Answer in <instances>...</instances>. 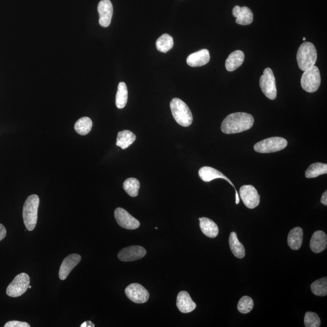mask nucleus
I'll return each instance as SVG.
<instances>
[{
    "label": "nucleus",
    "mask_w": 327,
    "mask_h": 327,
    "mask_svg": "<svg viewBox=\"0 0 327 327\" xmlns=\"http://www.w3.org/2000/svg\"><path fill=\"white\" fill-rule=\"evenodd\" d=\"M254 124V118L244 112L231 113L223 120L221 131L226 134H235L251 129Z\"/></svg>",
    "instance_id": "nucleus-1"
},
{
    "label": "nucleus",
    "mask_w": 327,
    "mask_h": 327,
    "mask_svg": "<svg viewBox=\"0 0 327 327\" xmlns=\"http://www.w3.org/2000/svg\"><path fill=\"white\" fill-rule=\"evenodd\" d=\"M81 327H94L95 325L94 323L92 322L91 321V320H88V321H86L84 323H83L81 326Z\"/></svg>",
    "instance_id": "nucleus-36"
},
{
    "label": "nucleus",
    "mask_w": 327,
    "mask_h": 327,
    "mask_svg": "<svg viewBox=\"0 0 327 327\" xmlns=\"http://www.w3.org/2000/svg\"><path fill=\"white\" fill-rule=\"evenodd\" d=\"M199 176L201 180L207 183L211 182L213 180H216V179H224V180H226L229 182V183L232 186L234 189L236 191V203L238 205L239 203V197L238 193L237 191L234 187V186L231 181L226 176H225L223 173L218 171V170L215 169L211 167L205 166L203 168H200L199 171Z\"/></svg>",
    "instance_id": "nucleus-12"
},
{
    "label": "nucleus",
    "mask_w": 327,
    "mask_h": 327,
    "mask_svg": "<svg viewBox=\"0 0 327 327\" xmlns=\"http://www.w3.org/2000/svg\"><path fill=\"white\" fill-rule=\"evenodd\" d=\"M39 205V198L36 195L29 196L24 203L23 218L24 225L27 230L32 231L36 227L37 220H38Z\"/></svg>",
    "instance_id": "nucleus-2"
},
{
    "label": "nucleus",
    "mask_w": 327,
    "mask_h": 327,
    "mask_svg": "<svg viewBox=\"0 0 327 327\" xmlns=\"http://www.w3.org/2000/svg\"><path fill=\"white\" fill-rule=\"evenodd\" d=\"M136 135L130 131L125 130L119 132L116 139V146L122 150L127 149L134 143Z\"/></svg>",
    "instance_id": "nucleus-23"
},
{
    "label": "nucleus",
    "mask_w": 327,
    "mask_h": 327,
    "mask_svg": "<svg viewBox=\"0 0 327 327\" xmlns=\"http://www.w3.org/2000/svg\"><path fill=\"white\" fill-rule=\"evenodd\" d=\"M245 55L241 51L237 50L230 54L226 61V68L229 72H233L242 65Z\"/></svg>",
    "instance_id": "nucleus-21"
},
{
    "label": "nucleus",
    "mask_w": 327,
    "mask_h": 327,
    "mask_svg": "<svg viewBox=\"0 0 327 327\" xmlns=\"http://www.w3.org/2000/svg\"><path fill=\"white\" fill-rule=\"evenodd\" d=\"M232 14L236 17V23L240 25H249L254 20V14L251 9L246 6L240 7L239 6H234Z\"/></svg>",
    "instance_id": "nucleus-16"
},
{
    "label": "nucleus",
    "mask_w": 327,
    "mask_h": 327,
    "mask_svg": "<svg viewBox=\"0 0 327 327\" xmlns=\"http://www.w3.org/2000/svg\"><path fill=\"white\" fill-rule=\"evenodd\" d=\"M5 327H30L28 323L25 322L18 321V320H12L6 323Z\"/></svg>",
    "instance_id": "nucleus-33"
},
{
    "label": "nucleus",
    "mask_w": 327,
    "mask_h": 327,
    "mask_svg": "<svg viewBox=\"0 0 327 327\" xmlns=\"http://www.w3.org/2000/svg\"><path fill=\"white\" fill-rule=\"evenodd\" d=\"M320 201H321L322 205L327 206V191H325V192L322 194Z\"/></svg>",
    "instance_id": "nucleus-35"
},
{
    "label": "nucleus",
    "mask_w": 327,
    "mask_h": 327,
    "mask_svg": "<svg viewBox=\"0 0 327 327\" xmlns=\"http://www.w3.org/2000/svg\"><path fill=\"white\" fill-rule=\"evenodd\" d=\"M174 42L172 36L168 33L163 34L157 39L156 46L159 52L166 53L174 47Z\"/></svg>",
    "instance_id": "nucleus-27"
},
{
    "label": "nucleus",
    "mask_w": 327,
    "mask_h": 327,
    "mask_svg": "<svg viewBox=\"0 0 327 327\" xmlns=\"http://www.w3.org/2000/svg\"><path fill=\"white\" fill-rule=\"evenodd\" d=\"M321 82L318 67L313 66L305 70L302 74L301 84L305 91L313 93L318 90Z\"/></svg>",
    "instance_id": "nucleus-5"
},
{
    "label": "nucleus",
    "mask_w": 327,
    "mask_h": 327,
    "mask_svg": "<svg viewBox=\"0 0 327 327\" xmlns=\"http://www.w3.org/2000/svg\"><path fill=\"white\" fill-rule=\"evenodd\" d=\"M254 307V302L249 296H245L240 299L237 304V310L242 314H248L252 310Z\"/></svg>",
    "instance_id": "nucleus-31"
},
{
    "label": "nucleus",
    "mask_w": 327,
    "mask_h": 327,
    "mask_svg": "<svg viewBox=\"0 0 327 327\" xmlns=\"http://www.w3.org/2000/svg\"><path fill=\"white\" fill-rule=\"evenodd\" d=\"M6 233H7V231H6V228L3 224H0V241L5 238Z\"/></svg>",
    "instance_id": "nucleus-34"
},
{
    "label": "nucleus",
    "mask_w": 327,
    "mask_h": 327,
    "mask_svg": "<svg viewBox=\"0 0 327 327\" xmlns=\"http://www.w3.org/2000/svg\"><path fill=\"white\" fill-rule=\"evenodd\" d=\"M304 232L301 227H295L289 234L288 242L289 246L294 251L301 248L303 241Z\"/></svg>",
    "instance_id": "nucleus-22"
},
{
    "label": "nucleus",
    "mask_w": 327,
    "mask_h": 327,
    "mask_svg": "<svg viewBox=\"0 0 327 327\" xmlns=\"http://www.w3.org/2000/svg\"><path fill=\"white\" fill-rule=\"evenodd\" d=\"M311 292L314 295L318 296H325L327 295L326 277L316 280L311 285Z\"/></svg>",
    "instance_id": "nucleus-30"
},
{
    "label": "nucleus",
    "mask_w": 327,
    "mask_h": 327,
    "mask_svg": "<svg viewBox=\"0 0 327 327\" xmlns=\"http://www.w3.org/2000/svg\"><path fill=\"white\" fill-rule=\"evenodd\" d=\"M115 218L119 226L124 229L135 230L140 226V222L124 209L117 208L115 211Z\"/></svg>",
    "instance_id": "nucleus-11"
},
{
    "label": "nucleus",
    "mask_w": 327,
    "mask_h": 327,
    "mask_svg": "<svg viewBox=\"0 0 327 327\" xmlns=\"http://www.w3.org/2000/svg\"><path fill=\"white\" fill-rule=\"evenodd\" d=\"M140 188V183L137 179L129 178L123 184V189L131 197L137 196Z\"/></svg>",
    "instance_id": "nucleus-28"
},
{
    "label": "nucleus",
    "mask_w": 327,
    "mask_h": 327,
    "mask_svg": "<svg viewBox=\"0 0 327 327\" xmlns=\"http://www.w3.org/2000/svg\"><path fill=\"white\" fill-rule=\"evenodd\" d=\"M260 85L261 91L270 100H275L277 97V89L275 77L270 68L264 70L263 75L261 76Z\"/></svg>",
    "instance_id": "nucleus-7"
},
{
    "label": "nucleus",
    "mask_w": 327,
    "mask_h": 327,
    "mask_svg": "<svg viewBox=\"0 0 327 327\" xmlns=\"http://www.w3.org/2000/svg\"><path fill=\"white\" fill-rule=\"evenodd\" d=\"M304 325L306 327H319L320 320L319 316L315 313L307 312L305 314Z\"/></svg>",
    "instance_id": "nucleus-32"
},
{
    "label": "nucleus",
    "mask_w": 327,
    "mask_h": 327,
    "mask_svg": "<svg viewBox=\"0 0 327 327\" xmlns=\"http://www.w3.org/2000/svg\"><path fill=\"white\" fill-rule=\"evenodd\" d=\"M172 115L178 125L189 127L193 122L192 112L187 105L180 98H174L170 104Z\"/></svg>",
    "instance_id": "nucleus-3"
},
{
    "label": "nucleus",
    "mask_w": 327,
    "mask_h": 327,
    "mask_svg": "<svg viewBox=\"0 0 327 327\" xmlns=\"http://www.w3.org/2000/svg\"><path fill=\"white\" fill-rule=\"evenodd\" d=\"M310 246L311 251L315 254L325 251L327 246L326 234L321 230L315 231L311 237Z\"/></svg>",
    "instance_id": "nucleus-19"
},
{
    "label": "nucleus",
    "mask_w": 327,
    "mask_h": 327,
    "mask_svg": "<svg viewBox=\"0 0 327 327\" xmlns=\"http://www.w3.org/2000/svg\"><path fill=\"white\" fill-rule=\"evenodd\" d=\"M211 60L208 49H202L190 54L187 58V63L190 67H196L206 65Z\"/></svg>",
    "instance_id": "nucleus-18"
},
{
    "label": "nucleus",
    "mask_w": 327,
    "mask_h": 327,
    "mask_svg": "<svg viewBox=\"0 0 327 327\" xmlns=\"http://www.w3.org/2000/svg\"><path fill=\"white\" fill-rule=\"evenodd\" d=\"M303 40H304V41H305V40H306V38H305V37H304V38H303Z\"/></svg>",
    "instance_id": "nucleus-38"
},
{
    "label": "nucleus",
    "mask_w": 327,
    "mask_h": 327,
    "mask_svg": "<svg viewBox=\"0 0 327 327\" xmlns=\"http://www.w3.org/2000/svg\"><path fill=\"white\" fill-rule=\"evenodd\" d=\"M30 282L28 274L25 273L18 274L6 289V294L12 298L19 297L28 289Z\"/></svg>",
    "instance_id": "nucleus-8"
},
{
    "label": "nucleus",
    "mask_w": 327,
    "mask_h": 327,
    "mask_svg": "<svg viewBox=\"0 0 327 327\" xmlns=\"http://www.w3.org/2000/svg\"><path fill=\"white\" fill-rule=\"evenodd\" d=\"M98 11L100 15L99 23L102 27L109 26L113 16V9L112 3L110 0H101L98 6Z\"/></svg>",
    "instance_id": "nucleus-14"
},
{
    "label": "nucleus",
    "mask_w": 327,
    "mask_h": 327,
    "mask_svg": "<svg viewBox=\"0 0 327 327\" xmlns=\"http://www.w3.org/2000/svg\"><path fill=\"white\" fill-rule=\"evenodd\" d=\"M128 298L137 304H144L149 298V292L143 285L137 283H132L125 290Z\"/></svg>",
    "instance_id": "nucleus-10"
},
{
    "label": "nucleus",
    "mask_w": 327,
    "mask_h": 327,
    "mask_svg": "<svg viewBox=\"0 0 327 327\" xmlns=\"http://www.w3.org/2000/svg\"><path fill=\"white\" fill-rule=\"evenodd\" d=\"M299 67L305 71L314 65L317 60L315 46L310 42H304L299 48L296 55Z\"/></svg>",
    "instance_id": "nucleus-4"
},
{
    "label": "nucleus",
    "mask_w": 327,
    "mask_h": 327,
    "mask_svg": "<svg viewBox=\"0 0 327 327\" xmlns=\"http://www.w3.org/2000/svg\"><path fill=\"white\" fill-rule=\"evenodd\" d=\"M31 288H32V287L29 285L28 289H31Z\"/></svg>",
    "instance_id": "nucleus-37"
},
{
    "label": "nucleus",
    "mask_w": 327,
    "mask_h": 327,
    "mask_svg": "<svg viewBox=\"0 0 327 327\" xmlns=\"http://www.w3.org/2000/svg\"><path fill=\"white\" fill-rule=\"evenodd\" d=\"M81 257L78 254H72L64 259L61 265L59 270V277L61 280H65L74 268L81 261Z\"/></svg>",
    "instance_id": "nucleus-15"
},
{
    "label": "nucleus",
    "mask_w": 327,
    "mask_h": 327,
    "mask_svg": "<svg viewBox=\"0 0 327 327\" xmlns=\"http://www.w3.org/2000/svg\"><path fill=\"white\" fill-rule=\"evenodd\" d=\"M327 174L326 164L316 162L309 166L305 172V177L307 178H314L319 176Z\"/></svg>",
    "instance_id": "nucleus-25"
},
{
    "label": "nucleus",
    "mask_w": 327,
    "mask_h": 327,
    "mask_svg": "<svg viewBox=\"0 0 327 327\" xmlns=\"http://www.w3.org/2000/svg\"><path fill=\"white\" fill-rule=\"evenodd\" d=\"M146 255V251L141 246H131L121 250L118 255L122 262H132L140 260Z\"/></svg>",
    "instance_id": "nucleus-13"
},
{
    "label": "nucleus",
    "mask_w": 327,
    "mask_h": 327,
    "mask_svg": "<svg viewBox=\"0 0 327 327\" xmlns=\"http://www.w3.org/2000/svg\"><path fill=\"white\" fill-rule=\"evenodd\" d=\"M229 245L231 252L234 257L242 259L245 257L246 249L241 242L237 239L235 232H231L229 237Z\"/></svg>",
    "instance_id": "nucleus-24"
},
{
    "label": "nucleus",
    "mask_w": 327,
    "mask_h": 327,
    "mask_svg": "<svg viewBox=\"0 0 327 327\" xmlns=\"http://www.w3.org/2000/svg\"><path fill=\"white\" fill-rule=\"evenodd\" d=\"M199 220L200 229L206 236L215 238L218 235V227L214 221L205 217L200 218Z\"/></svg>",
    "instance_id": "nucleus-20"
},
{
    "label": "nucleus",
    "mask_w": 327,
    "mask_h": 327,
    "mask_svg": "<svg viewBox=\"0 0 327 327\" xmlns=\"http://www.w3.org/2000/svg\"><path fill=\"white\" fill-rule=\"evenodd\" d=\"M288 142L281 137H271L258 142L254 146L256 152L270 153L279 152L288 146Z\"/></svg>",
    "instance_id": "nucleus-6"
},
{
    "label": "nucleus",
    "mask_w": 327,
    "mask_h": 327,
    "mask_svg": "<svg viewBox=\"0 0 327 327\" xmlns=\"http://www.w3.org/2000/svg\"><path fill=\"white\" fill-rule=\"evenodd\" d=\"M92 125L93 124L91 118L88 117H83L76 121L74 128L78 134L84 136L88 135L91 132Z\"/></svg>",
    "instance_id": "nucleus-29"
},
{
    "label": "nucleus",
    "mask_w": 327,
    "mask_h": 327,
    "mask_svg": "<svg viewBox=\"0 0 327 327\" xmlns=\"http://www.w3.org/2000/svg\"><path fill=\"white\" fill-rule=\"evenodd\" d=\"M128 100V89L124 82L119 83L118 91L116 95V106L118 109H123L127 104Z\"/></svg>",
    "instance_id": "nucleus-26"
},
{
    "label": "nucleus",
    "mask_w": 327,
    "mask_h": 327,
    "mask_svg": "<svg viewBox=\"0 0 327 327\" xmlns=\"http://www.w3.org/2000/svg\"><path fill=\"white\" fill-rule=\"evenodd\" d=\"M177 306L181 313H189L195 309L196 304L191 298L189 293L182 291L178 295Z\"/></svg>",
    "instance_id": "nucleus-17"
},
{
    "label": "nucleus",
    "mask_w": 327,
    "mask_h": 327,
    "mask_svg": "<svg viewBox=\"0 0 327 327\" xmlns=\"http://www.w3.org/2000/svg\"><path fill=\"white\" fill-rule=\"evenodd\" d=\"M239 195L243 203L249 209H255L260 205V195L252 185H244L240 187Z\"/></svg>",
    "instance_id": "nucleus-9"
}]
</instances>
